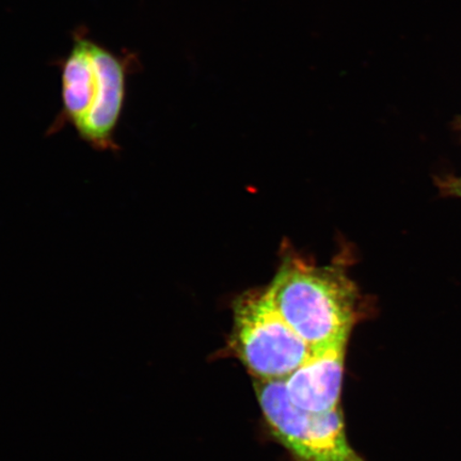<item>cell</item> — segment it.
I'll list each match as a JSON object with an SVG mask.
<instances>
[{
  "instance_id": "1",
  "label": "cell",
  "mask_w": 461,
  "mask_h": 461,
  "mask_svg": "<svg viewBox=\"0 0 461 461\" xmlns=\"http://www.w3.org/2000/svg\"><path fill=\"white\" fill-rule=\"evenodd\" d=\"M265 294L311 349L348 339L359 319L358 290L338 267L287 258Z\"/></svg>"
},
{
  "instance_id": "2",
  "label": "cell",
  "mask_w": 461,
  "mask_h": 461,
  "mask_svg": "<svg viewBox=\"0 0 461 461\" xmlns=\"http://www.w3.org/2000/svg\"><path fill=\"white\" fill-rule=\"evenodd\" d=\"M230 349L257 382L285 380L312 349L294 331L265 292H249L234 304Z\"/></svg>"
},
{
  "instance_id": "3",
  "label": "cell",
  "mask_w": 461,
  "mask_h": 461,
  "mask_svg": "<svg viewBox=\"0 0 461 461\" xmlns=\"http://www.w3.org/2000/svg\"><path fill=\"white\" fill-rule=\"evenodd\" d=\"M256 384L269 429L299 461H366L349 445L341 408L322 413L304 411L288 399L285 380Z\"/></svg>"
},
{
  "instance_id": "4",
  "label": "cell",
  "mask_w": 461,
  "mask_h": 461,
  "mask_svg": "<svg viewBox=\"0 0 461 461\" xmlns=\"http://www.w3.org/2000/svg\"><path fill=\"white\" fill-rule=\"evenodd\" d=\"M119 63V55L85 33L74 34L70 53L61 62V111L48 135L75 126L85 117L106 90Z\"/></svg>"
},
{
  "instance_id": "5",
  "label": "cell",
  "mask_w": 461,
  "mask_h": 461,
  "mask_svg": "<svg viewBox=\"0 0 461 461\" xmlns=\"http://www.w3.org/2000/svg\"><path fill=\"white\" fill-rule=\"evenodd\" d=\"M348 341L312 349L309 359L285 380L286 394L294 405L314 413L339 408Z\"/></svg>"
},
{
  "instance_id": "6",
  "label": "cell",
  "mask_w": 461,
  "mask_h": 461,
  "mask_svg": "<svg viewBox=\"0 0 461 461\" xmlns=\"http://www.w3.org/2000/svg\"><path fill=\"white\" fill-rule=\"evenodd\" d=\"M441 189L447 194L455 195L461 198V176L447 178L441 184Z\"/></svg>"
}]
</instances>
